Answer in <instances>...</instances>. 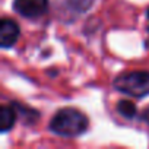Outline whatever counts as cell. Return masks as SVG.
Wrapping results in <instances>:
<instances>
[{
  "label": "cell",
  "instance_id": "cell-4",
  "mask_svg": "<svg viewBox=\"0 0 149 149\" xmlns=\"http://www.w3.org/2000/svg\"><path fill=\"white\" fill-rule=\"evenodd\" d=\"M19 25L9 18H5L0 25V44L3 48L13 47L19 38Z\"/></svg>",
  "mask_w": 149,
  "mask_h": 149
},
{
  "label": "cell",
  "instance_id": "cell-1",
  "mask_svg": "<svg viewBox=\"0 0 149 149\" xmlns=\"http://www.w3.org/2000/svg\"><path fill=\"white\" fill-rule=\"evenodd\" d=\"M88 126L89 121L84 113L74 108H61L54 114L48 127L54 134L63 137H76L85 133Z\"/></svg>",
  "mask_w": 149,
  "mask_h": 149
},
{
  "label": "cell",
  "instance_id": "cell-3",
  "mask_svg": "<svg viewBox=\"0 0 149 149\" xmlns=\"http://www.w3.org/2000/svg\"><path fill=\"white\" fill-rule=\"evenodd\" d=\"M13 9L26 19H37L48 9V0H13Z\"/></svg>",
  "mask_w": 149,
  "mask_h": 149
},
{
  "label": "cell",
  "instance_id": "cell-6",
  "mask_svg": "<svg viewBox=\"0 0 149 149\" xmlns=\"http://www.w3.org/2000/svg\"><path fill=\"white\" fill-rule=\"evenodd\" d=\"M117 111L120 116H123L124 118H133L137 113V108L136 105L132 102V101H127V100H121L118 101L117 104Z\"/></svg>",
  "mask_w": 149,
  "mask_h": 149
},
{
  "label": "cell",
  "instance_id": "cell-5",
  "mask_svg": "<svg viewBox=\"0 0 149 149\" xmlns=\"http://www.w3.org/2000/svg\"><path fill=\"white\" fill-rule=\"evenodd\" d=\"M16 121V111L15 108H12V105H3L0 108V130L2 133H6L9 132L13 124Z\"/></svg>",
  "mask_w": 149,
  "mask_h": 149
},
{
  "label": "cell",
  "instance_id": "cell-7",
  "mask_svg": "<svg viewBox=\"0 0 149 149\" xmlns=\"http://www.w3.org/2000/svg\"><path fill=\"white\" fill-rule=\"evenodd\" d=\"M74 2H78L76 10H86L92 5V0H69V3H74Z\"/></svg>",
  "mask_w": 149,
  "mask_h": 149
},
{
  "label": "cell",
  "instance_id": "cell-2",
  "mask_svg": "<svg viewBox=\"0 0 149 149\" xmlns=\"http://www.w3.org/2000/svg\"><path fill=\"white\" fill-rule=\"evenodd\" d=\"M114 88L123 94L142 98L149 95V72H129L116 78Z\"/></svg>",
  "mask_w": 149,
  "mask_h": 149
},
{
  "label": "cell",
  "instance_id": "cell-8",
  "mask_svg": "<svg viewBox=\"0 0 149 149\" xmlns=\"http://www.w3.org/2000/svg\"><path fill=\"white\" fill-rule=\"evenodd\" d=\"M142 118H143V120H145V121L149 124V107H148V108H146V110L142 113Z\"/></svg>",
  "mask_w": 149,
  "mask_h": 149
},
{
  "label": "cell",
  "instance_id": "cell-9",
  "mask_svg": "<svg viewBox=\"0 0 149 149\" xmlns=\"http://www.w3.org/2000/svg\"><path fill=\"white\" fill-rule=\"evenodd\" d=\"M146 13H148V31H149V8H148V12Z\"/></svg>",
  "mask_w": 149,
  "mask_h": 149
}]
</instances>
